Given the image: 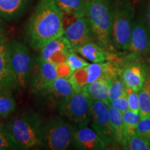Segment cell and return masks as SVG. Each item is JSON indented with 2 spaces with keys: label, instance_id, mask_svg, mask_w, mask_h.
<instances>
[{
  "label": "cell",
  "instance_id": "9",
  "mask_svg": "<svg viewBox=\"0 0 150 150\" xmlns=\"http://www.w3.org/2000/svg\"><path fill=\"white\" fill-rule=\"evenodd\" d=\"M63 35L70 42L73 51L86 42L93 40L94 35L86 16L75 19L65 28Z\"/></svg>",
  "mask_w": 150,
  "mask_h": 150
},
{
  "label": "cell",
  "instance_id": "3",
  "mask_svg": "<svg viewBox=\"0 0 150 150\" xmlns=\"http://www.w3.org/2000/svg\"><path fill=\"white\" fill-rule=\"evenodd\" d=\"M86 17L88 19L97 43L108 51L114 50L111 29L112 11L111 0H86Z\"/></svg>",
  "mask_w": 150,
  "mask_h": 150
},
{
  "label": "cell",
  "instance_id": "34",
  "mask_svg": "<svg viewBox=\"0 0 150 150\" xmlns=\"http://www.w3.org/2000/svg\"><path fill=\"white\" fill-rule=\"evenodd\" d=\"M70 52H71L60 51L56 52V53L54 54L53 55L51 56V59H50V61L52 62V63H54L55 65L66 63L67 54L70 53Z\"/></svg>",
  "mask_w": 150,
  "mask_h": 150
},
{
  "label": "cell",
  "instance_id": "18",
  "mask_svg": "<svg viewBox=\"0 0 150 150\" xmlns=\"http://www.w3.org/2000/svg\"><path fill=\"white\" fill-rule=\"evenodd\" d=\"M109 78L102 77L86 85L84 91L88 94L93 100L101 101L106 104H110L108 99Z\"/></svg>",
  "mask_w": 150,
  "mask_h": 150
},
{
  "label": "cell",
  "instance_id": "4",
  "mask_svg": "<svg viewBox=\"0 0 150 150\" xmlns=\"http://www.w3.org/2000/svg\"><path fill=\"white\" fill-rule=\"evenodd\" d=\"M92 104L93 99L83 90L63 99L56 106L62 117L79 128L91 122Z\"/></svg>",
  "mask_w": 150,
  "mask_h": 150
},
{
  "label": "cell",
  "instance_id": "15",
  "mask_svg": "<svg viewBox=\"0 0 150 150\" xmlns=\"http://www.w3.org/2000/svg\"><path fill=\"white\" fill-rule=\"evenodd\" d=\"M74 93L68 79L57 77L43 90L40 95L47 97L56 104Z\"/></svg>",
  "mask_w": 150,
  "mask_h": 150
},
{
  "label": "cell",
  "instance_id": "38",
  "mask_svg": "<svg viewBox=\"0 0 150 150\" xmlns=\"http://www.w3.org/2000/svg\"><path fill=\"white\" fill-rule=\"evenodd\" d=\"M148 142H149V146H150V136H149V138H148Z\"/></svg>",
  "mask_w": 150,
  "mask_h": 150
},
{
  "label": "cell",
  "instance_id": "14",
  "mask_svg": "<svg viewBox=\"0 0 150 150\" xmlns=\"http://www.w3.org/2000/svg\"><path fill=\"white\" fill-rule=\"evenodd\" d=\"M148 70L140 63L131 64L121 70L120 76L126 87L139 92L147 78Z\"/></svg>",
  "mask_w": 150,
  "mask_h": 150
},
{
  "label": "cell",
  "instance_id": "35",
  "mask_svg": "<svg viewBox=\"0 0 150 150\" xmlns=\"http://www.w3.org/2000/svg\"><path fill=\"white\" fill-rule=\"evenodd\" d=\"M146 25H147V29L150 33V0L149 1V4H148L147 14H146Z\"/></svg>",
  "mask_w": 150,
  "mask_h": 150
},
{
  "label": "cell",
  "instance_id": "6",
  "mask_svg": "<svg viewBox=\"0 0 150 150\" xmlns=\"http://www.w3.org/2000/svg\"><path fill=\"white\" fill-rule=\"evenodd\" d=\"M134 8L129 1L116 4L112 11L111 37L115 47L127 50L134 23Z\"/></svg>",
  "mask_w": 150,
  "mask_h": 150
},
{
  "label": "cell",
  "instance_id": "21",
  "mask_svg": "<svg viewBox=\"0 0 150 150\" xmlns=\"http://www.w3.org/2000/svg\"><path fill=\"white\" fill-rule=\"evenodd\" d=\"M108 108L110 123L115 135L116 142L124 149L126 143V136L124 130L122 113L116 108L112 107L110 104L108 105Z\"/></svg>",
  "mask_w": 150,
  "mask_h": 150
},
{
  "label": "cell",
  "instance_id": "8",
  "mask_svg": "<svg viewBox=\"0 0 150 150\" xmlns=\"http://www.w3.org/2000/svg\"><path fill=\"white\" fill-rule=\"evenodd\" d=\"M91 122V128L104 140L107 147L117 143L110 123L107 104L101 101L93 100Z\"/></svg>",
  "mask_w": 150,
  "mask_h": 150
},
{
  "label": "cell",
  "instance_id": "16",
  "mask_svg": "<svg viewBox=\"0 0 150 150\" xmlns=\"http://www.w3.org/2000/svg\"><path fill=\"white\" fill-rule=\"evenodd\" d=\"M76 53L92 63H102L109 59L110 53L98 43L86 42L75 50Z\"/></svg>",
  "mask_w": 150,
  "mask_h": 150
},
{
  "label": "cell",
  "instance_id": "10",
  "mask_svg": "<svg viewBox=\"0 0 150 150\" xmlns=\"http://www.w3.org/2000/svg\"><path fill=\"white\" fill-rule=\"evenodd\" d=\"M58 77L56 65L51 61H39L35 70L33 69L30 79V88L33 94L42 91Z\"/></svg>",
  "mask_w": 150,
  "mask_h": 150
},
{
  "label": "cell",
  "instance_id": "22",
  "mask_svg": "<svg viewBox=\"0 0 150 150\" xmlns=\"http://www.w3.org/2000/svg\"><path fill=\"white\" fill-rule=\"evenodd\" d=\"M16 106L12 91L0 88V117L2 119L9 117L15 111Z\"/></svg>",
  "mask_w": 150,
  "mask_h": 150
},
{
  "label": "cell",
  "instance_id": "5",
  "mask_svg": "<svg viewBox=\"0 0 150 150\" xmlns=\"http://www.w3.org/2000/svg\"><path fill=\"white\" fill-rule=\"evenodd\" d=\"M75 127L61 116L44 122L42 131L43 147L50 150H65L73 143Z\"/></svg>",
  "mask_w": 150,
  "mask_h": 150
},
{
  "label": "cell",
  "instance_id": "30",
  "mask_svg": "<svg viewBox=\"0 0 150 150\" xmlns=\"http://www.w3.org/2000/svg\"><path fill=\"white\" fill-rule=\"evenodd\" d=\"M126 95L128 102L129 110L132 111L138 112L140 110V102L139 97H138V92L135 91L134 90L126 88Z\"/></svg>",
  "mask_w": 150,
  "mask_h": 150
},
{
  "label": "cell",
  "instance_id": "23",
  "mask_svg": "<svg viewBox=\"0 0 150 150\" xmlns=\"http://www.w3.org/2000/svg\"><path fill=\"white\" fill-rule=\"evenodd\" d=\"M140 102L139 115L140 118L150 115V70L142 88L138 92Z\"/></svg>",
  "mask_w": 150,
  "mask_h": 150
},
{
  "label": "cell",
  "instance_id": "12",
  "mask_svg": "<svg viewBox=\"0 0 150 150\" xmlns=\"http://www.w3.org/2000/svg\"><path fill=\"white\" fill-rule=\"evenodd\" d=\"M72 145L76 149L81 150H103L108 147L98 134L87 126L76 129Z\"/></svg>",
  "mask_w": 150,
  "mask_h": 150
},
{
  "label": "cell",
  "instance_id": "29",
  "mask_svg": "<svg viewBox=\"0 0 150 150\" xmlns=\"http://www.w3.org/2000/svg\"><path fill=\"white\" fill-rule=\"evenodd\" d=\"M66 63L73 71L88 65L89 63L83 57H81L75 52H71L67 54Z\"/></svg>",
  "mask_w": 150,
  "mask_h": 150
},
{
  "label": "cell",
  "instance_id": "33",
  "mask_svg": "<svg viewBox=\"0 0 150 150\" xmlns=\"http://www.w3.org/2000/svg\"><path fill=\"white\" fill-rule=\"evenodd\" d=\"M56 65L58 77H63L68 79L72 73V70L67 63H61Z\"/></svg>",
  "mask_w": 150,
  "mask_h": 150
},
{
  "label": "cell",
  "instance_id": "1",
  "mask_svg": "<svg viewBox=\"0 0 150 150\" xmlns=\"http://www.w3.org/2000/svg\"><path fill=\"white\" fill-rule=\"evenodd\" d=\"M63 13L55 0H39L27 28L29 45L40 50L45 45L64 34Z\"/></svg>",
  "mask_w": 150,
  "mask_h": 150
},
{
  "label": "cell",
  "instance_id": "36",
  "mask_svg": "<svg viewBox=\"0 0 150 150\" xmlns=\"http://www.w3.org/2000/svg\"><path fill=\"white\" fill-rule=\"evenodd\" d=\"M4 31V22L2 19L0 18V33H2Z\"/></svg>",
  "mask_w": 150,
  "mask_h": 150
},
{
  "label": "cell",
  "instance_id": "37",
  "mask_svg": "<svg viewBox=\"0 0 150 150\" xmlns=\"http://www.w3.org/2000/svg\"><path fill=\"white\" fill-rule=\"evenodd\" d=\"M1 119H2V118H1V117H0V127H1V126H3V125H2V123H1Z\"/></svg>",
  "mask_w": 150,
  "mask_h": 150
},
{
  "label": "cell",
  "instance_id": "17",
  "mask_svg": "<svg viewBox=\"0 0 150 150\" xmlns=\"http://www.w3.org/2000/svg\"><path fill=\"white\" fill-rule=\"evenodd\" d=\"M30 0H0V18L11 21L18 18Z\"/></svg>",
  "mask_w": 150,
  "mask_h": 150
},
{
  "label": "cell",
  "instance_id": "20",
  "mask_svg": "<svg viewBox=\"0 0 150 150\" xmlns=\"http://www.w3.org/2000/svg\"><path fill=\"white\" fill-rule=\"evenodd\" d=\"M63 14L79 18L86 16V0H55Z\"/></svg>",
  "mask_w": 150,
  "mask_h": 150
},
{
  "label": "cell",
  "instance_id": "25",
  "mask_svg": "<svg viewBox=\"0 0 150 150\" xmlns=\"http://www.w3.org/2000/svg\"><path fill=\"white\" fill-rule=\"evenodd\" d=\"M75 93L83 91L88 84V72L86 67L73 71L68 78Z\"/></svg>",
  "mask_w": 150,
  "mask_h": 150
},
{
  "label": "cell",
  "instance_id": "24",
  "mask_svg": "<svg viewBox=\"0 0 150 150\" xmlns=\"http://www.w3.org/2000/svg\"><path fill=\"white\" fill-rule=\"evenodd\" d=\"M140 119L139 113L131 110H127L122 113L124 130L126 136V141L127 138L136 134L137 125Z\"/></svg>",
  "mask_w": 150,
  "mask_h": 150
},
{
  "label": "cell",
  "instance_id": "7",
  "mask_svg": "<svg viewBox=\"0 0 150 150\" xmlns=\"http://www.w3.org/2000/svg\"><path fill=\"white\" fill-rule=\"evenodd\" d=\"M9 57L16 79L17 88L25 89L29 85L33 69V61L29 49L18 40L9 42Z\"/></svg>",
  "mask_w": 150,
  "mask_h": 150
},
{
  "label": "cell",
  "instance_id": "26",
  "mask_svg": "<svg viewBox=\"0 0 150 150\" xmlns=\"http://www.w3.org/2000/svg\"><path fill=\"white\" fill-rule=\"evenodd\" d=\"M126 88L120 76V73L110 79L108 88L109 102L126 93Z\"/></svg>",
  "mask_w": 150,
  "mask_h": 150
},
{
  "label": "cell",
  "instance_id": "32",
  "mask_svg": "<svg viewBox=\"0 0 150 150\" xmlns=\"http://www.w3.org/2000/svg\"><path fill=\"white\" fill-rule=\"evenodd\" d=\"M110 104L111 105L112 107H114L116 109L123 113L126 110H129V106H128V102H127V95L125 93L124 95H121L117 98H116L113 100L110 101Z\"/></svg>",
  "mask_w": 150,
  "mask_h": 150
},
{
  "label": "cell",
  "instance_id": "13",
  "mask_svg": "<svg viewBox=\"0 0 150 150\" xmlns=\"http://www.w3.org/2000/svg\"><path fill=\"white\" fill-rule=\"evenodd\" d=\"M127 50L135 54L150 52V33L142 21L138 20L133 23Z\"/></svg>",
  "mask_w": 150,
  "mask_h": 150
},
{
  "label": "cell",
  "instance_id": "11",
  "mask_svg": "<svg viewBox=\"0 0 150 150\" xmlns=\"http://www.w3.org/2000/svg\"><path fill=\"white\" fill-rule=\"evenodd\" d=\"M8 46V41L0 33V88L13 91L18 88L11 68Z\"/></svg>",
  "mask_w": 150,
  "mask_h": 150
},
{
  "label": "cell",
  "instance_id": "27",
  "mask_svg": "<svg viewBox=\"0 0 150 150\" xmlns=\"http://www.w3.org/2000/svg\"><path fill=\"white\" fill-rule=\"evenodd\" d=\"M124 149L150 150V146L147 139L135 134L127 138Z\"/></svg>",
  "mask_w": 150,
  "mask_h": 150
},
{
  "label": "cell",
  "instance_id": "28",
  "mask_svg": "<svg viewBox=\"0 0 150 150\" xmlns=\"http://www.w3.org/2000/svg\"><path fill=\"white\" fill-rule=\"evenodd\" d=\"M8 149H20V148L10 133L6 128H4L3 126H1L0 127V150Z\"/></svg>",
  "mask_w": 150,
  "mask_h": 150
},
{
  "label": "cell",
  "instance_id": "2",
  "mask_svg": "<svg viewBox=\"0 0 150 150\" xmlns=\"http://www.w3.org/2000/svg\"><path fill=\"white\" fill-rule=\"evenodd\" d=\"M44 122L35 111H28L16 116L6 125L20 149H34L43 147L42 131Z\"/></svg>",
  "mask_w": 150,
  "mask_h": 150
},
{
  "label": "cell",
  "instance_id": "31",
  "mask_svg": "<svg viewBox=\"0 0 150 150\" xmlns=\"http://www.w3.org/2000/svg\"><path fill=\"white\" fill-rule=\"evenodd\" d=\"M136 134L148 139L150 136V115L140 118L137 125Z\"/></svg>",
  "mask_w": 150,
  "mask_h": 150
},
{
  "label": "cell",
  "instance_id": "19",
  "mask_svg": "<svg viewBox=\"0 0 150 150\" xmlns=\"http://www.w3.org/2000/svg\"><path fill=\"white\" fill-rule=\"evenodd\" d=\"M60 51H73L70 42L64 35L54 39L45 45L40 50V54L38 58V61H50L51 56L54 54Z\"/></svg>",
  "mask_w": 150,
  "mask_h": 150
}]
</instances>
